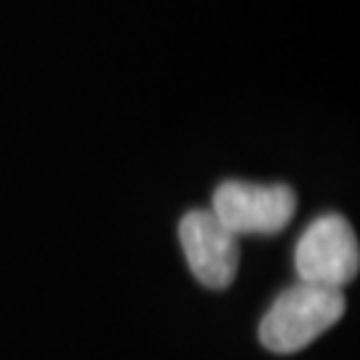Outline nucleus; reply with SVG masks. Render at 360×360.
<instances>
[{
    "label": "nucleus",
    "mask_w": 360,
    "mask_h": 360,
    "mask_svg": "<svg viewBox=\"0 0 360 360\" xmlns=\"http://www.w3.org/2000/svg\"><path fill=\"white\" fill-rule=\"evenodd\" d=\"M345 315V294L339 288L299 283L278 294V299L264 312L259 323V342L275 355H291L318 336Z\"/></svg>",
    "instance_id": "1"
},
{
    "label": "nucleus",
    "mask_w": 360,
    "mask_h": 360,
    "mask_svg": "<svg viewBox=\"0 0 360 360\" xmlns=\"http://www.w3.org/2000/svg\"><path fill=\"white\" fill-rule=\"evenodd\" d=\"M294 267L302 283L339 291L349 285L360 267V248L352 224L339 214L318 217L296 243Z\"/></svg>",
    "instance_id": "2"
},
{
    "label": "nucleus",
    "mask_w": 360,
    "mask_h": 360,
    "mask_svg": "<svg viewBox=\"0 0 360 360\" xmlns=\"http://www.w3.org/2000/svg\"><path fill=\"white\" fill-rule=\"evenodd\" d=\"M211 214L230 232L240 235H275L294 219L296 193L288 184H254L221 181L214 190Z\"/></svg>",
    "instance_id": "3"
},
{
    "label": "nucleus",
    "mask_w": 360,
    "mask_h": 360,
    "mask_svg": "<svg viewBox=\"0 0 360 360\" xmlns=\"http://www.w3.org/2000/svg\"><path fill=\"white\" fill-rule=\"evenodd\" d=\"M179 240L198 283H203L211 291L230 288L240 267V245L238 235L227 230L211 214V208H195L181 217Z\"/></svg>",
    "instance_id": "4"
}]
</instances>
